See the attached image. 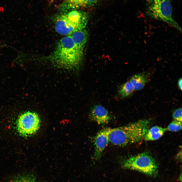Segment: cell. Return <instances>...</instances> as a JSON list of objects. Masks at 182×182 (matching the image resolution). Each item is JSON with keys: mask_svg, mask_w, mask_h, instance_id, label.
I'll list each match as a JSON object with an SVG mask.
<instances>
[{"mask_svg": "<svg viewBox=\"0 0 182 182\" xmlns=\"http://www.w3.org/2000/svg\"><path fill=\"white\" fill-rule=\"evenodd\" d=\"M90 119L96 122L99 125L108 123L111 117L108 111L102 106L97 105L93 106L89 114Z\"/></svg>", "mask_w": 182, "mask_h": 182, "instance_id": "9", "label": "cell"}, {"mask_svg": "<svg viewBox=\"0 0 182 182\" xmlns=\"http://www.w3.org/2000/svg\"><path fill=\"white\" fill-rule=\"evenodd\" d=\"M172 0H147L146 16L163 21L182 32L181 28L172 16Z\"/></svg>", "mask_w": 182, "mask_h": 182, "instance_id": "4", "label": "cell"}, {"mask_svg": "<svg viewBox=\"0 0 182 182\" xmlns=\"http://www.w3.org/2000/svg\"><path fill=\"white\" fill-rule=\"evenodd\" d=\"M9 182H41L34 174L30 172H24L13 177Z\"/></svg>", "mask_w": 182, "mask_h": 182, "instance_id": "13", "label": "cell"}, {"mask_svg": "<svg viewBox=\"0 0 182 182\" xmlns=\"http://www.w3.org/2000/svg\"><path fill=\"white\" fill-rule=\"evenodd\" d=\"M122 167L126 169L136 171L150 176L155 175L158 170L155 160L146 152L129 156L123 162Z\"/></svg>", "mask_w": 182, "mask_h": 182, "instance_id": "5", "label": "cell"}, {"mask_svg": "<svg viewBox=\"0 0 182 182\" xmlns=\"http://www.w3.org/2000/svg\"><path fill=\"white\" fill-rule=\"evenodd\" d=\"M70 35L76 45L83 51L88 36L87 31L83 29L74 32Z\"/></svg>", "mask_w": 182, "mask_h": 182, "instance_id": "11", "label": "cell"}, {"mask_svg": "<svg viewBox=\"0 0 182 182\" xmlns=\"http://www.w3.org/2000/svg\"><path fill=\"white\" fill-rule=\"evenodd\" d=\"M88 20V14L78 10L63 12L55 20L56 31L61 35H71L74 32L84 29Z\"/></svg>", "mask_w": 182, "mask_h": 182, "instance_id": "3", "label": "cell"}, {"mask_svg": "<svg viewBox=\"0 0 182 182\" xmlns=\"http://www.w3.org/2000/svg\"><path fill=\"white\" fill-rule=\"evenodd\" d=\"M182 111L181 108H178L174 110L172 114L174 120L182 122Z\"/></svg>", "mask_w": 182, "mask_h": 182, "instance_id": "16", "label": "cell"}, {"mask_svg": "<svg viewBox=\"0 0 182 182\" xmlns=\"http://www.w3.org/2000/svg\"><path fill=\"white\" fill-rule=\"evenodd\" d=\"M182 80L181 78H180L178 80V85L179 88L182 90Z\"/></svg>", "mask_w": 182, "mask_h": 182, "instance_id": "17", "label": "cell"}, {"mask_svg": "<svg viewBox=\"0 0 182 182\" xmlns=\"http://www.w3.org/2000/svg\"><path fill=\"white\" fill-rule=\"evenodd\" d=\"M83 53L75 44L70 35L65 36L59 41L49 59L59 67L73 69L79 66Z\"/></svg>", "mask_w": 182, "mask_h": 182, "instance_id": "1", "label": "cell"}, {"mask_svg": "<svg viewBox=\"0 0 182 182\" xmlns=\"http://www.w3.org/2000/svg\"><path fill=\"white\" fill-rule=\"evenodd\" d=\"M150 75L149 73L145 72L136 74L132 76L129 81L134 90H140L143 88L149 81Z\"/></svg>", "mask_w": 182, "mask_h": 182, "instance_id": "10", "label": "cell"}, {"mask_svg": "<svg viewBox=\"0 0 182 182\" xmlns=\"http://www.w3.org/2000/svg\"><path fill=\"white\" fill-rule=\"evenodd\" d=\"M134 90L133 86L129 81L121 86L119 90V93L121 98H125L131 95Z\"/></svg>", "mask_w": 182, "mask_h": 182, "instance_id": "14", "label": "cell"}, {"mask_svg": "<svg viewBox=\"0 0 182 182\" xmlns=\"http://www.w3.org/2000/svg\"><path fill=\"white\" fill-rule=\"evenodd\" d=\"M150 123V119H143L125 126L111 128L109 142L120 146L138 143L144 139L149 129Z\"/></svg>", "mask_w": 182, "mask_h": 182, "instance_id": "2", "label": "cell"}, {"mask_svg": "<svg viewBox=\"0 0 182 182\" xmlns=\"http://www.w3.org/2000/svg\"><path fill=\"white\" fill-rule=\"evenodd\" d=\"M99 0H64L59 6V10L65 12L95 6Z\"/></svg>", "mask_w": 182, "mask_h": 182, "instance_id": "8", "label": "cell"}, {"mask_svg": "<svg viewBox=\"0 0 182 182\" xmlns=\"http://www.w3.org/2000/svg\"><path fill=\"white\" fill-rule=\"evenodd\" d=\"M166 128L167 130L170 131H178L182 129V122L174 120Z\"/></svg>", "mask_w": 182, "mask_h": 182, "instance_id": "15", "label": "cell"}, {"mask_svg": "<svg viewBox=\"0 0 182 182\" xmlns=\"http://www.w3.org/2000/svg\"><path fill=\"white\" fill-rule=\"evenodd\" d=\"M181 150L180 151H179L177 154L176 157L180 161H181L182 156H181Z\"/></svg>", "mask_w": 182, "mask_h": 182, "instance_id": "18", "label": "cell"}, {"mask_svg": "<svg viewBox=\"0 0 182 182\" xmlns=\"http://www.w3.org/2000/svg\"><path fill=\"white\" fill-rule=\"evenodd\" d=\"M167 130L166 128L158 126H154L149 129L145 134L144 139L147 141H153L158 139L161 137Z\"/></svg>", "mask_w": 182, "mask_h": 182, "instance_id": "12", "label": "cell"}, {"mask_svg": "<svg viewBox=\"0 0 182 182\" xmlns=\"http://www.w3.org/2000/svg\"><path fill=\"white\" fill-rule=\"evenodd\" d=\"M40 126V120L36 113L28 111L22 114L18 118L17 127L22 135L27 136L36 133Z\"/></svg>", "mask_w": 182, "mask_h": 182, "instance_id": "6", "label": "cell"}, {"mask_svg": "<svg viewBox=\"0 0 182 182\" xmlns=\"http://www.w3.org/2000/svg\"><path fill=\"white\" fill-rule=\"evenodd\" d=\"M111 128H104L99 131L95 138L94 152V158L95 160L100 159L103 152L109 142V135Z\"/></svg>", "mask_w": 182, "mask_h": 182, "instance_id": "7", "label": "cell"}]
</instances>
